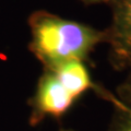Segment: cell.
Segmentation results:
<instances>
[{
  "label": "cell",
  "instance_id": "obj_7",
  "mask_svg": "<svg viewBox=\"0 0 131 131\" xmlns=\"http://www.w3.org/2000/svg\"><path fill=\"white\" fill-rule=\"evenodd\" d=\"M89 1H102V0H89Z\"/></svg>",
  "mask_w": 131,
  "mask_h": 131
},
{
  "label": "cell",
  "instance_id": "obj_5",
  "mask_svg": "<svg viewBox=\"0 0 131 131\" xmlns=\"http://www.w3.org/2000/svg\"><path fill=\"white\" fill-rule=\"evenodd\" d=\"M115 95L125 106L131 108V68L127 70L125 79L117 86Z\"/></svg>",
  "mask_w": 131,
  "mask_h": 131
},
{
  "label": "cell",
  "instance_id": "obj_6",
  "mask_svg": "<svg viewBox=\"0 0 131 131\" xmlns=\"http://www.w3.org/2000/svg\"><path fill=\"white\" fill-rule=\"evenodd\" d=\"M59 131H75V130H71V129H60Z\"/></svg>",
  "mask_w": 131,
  "mask_h": 131
},
{
  "label": "cell",
  "instance_id": "obj_4",
  "mask_svg": "<svg viewBox=\"0 0 131 131\" xmlns=\"http://www.w3.org/2000/svg\"><path fill=\"white\" fill-rule=\"evenodd\" d=\"M112 105L114 110L108 131H131V108L125 106L117 97Z\"/></svg>",
  "mask_w": 131,
  "mask_h": 131
},
{
  "label": "cell",
  "instance_id": "obj_1",
  "mask_svg": "<svg viewBox=\"0 0 131 131\" xmlns=\"http://www.w3.org/2000/svg\"><path fill=\"white\" fill-rule=\"evenodd\" d=\"M30 50L43 66L50 69L70 61H86L92 51L106 43V31L67 20L58 15L37 12L30 20Z\"/></svg>",
  "mask_w": 131,
  "mask_h": 131
},
{
  "label": "cell",
  "instance_id": "obj_3",
  "mask_svg": "<svg viewBox=\"0 0 131 131\" xmlns=\"http://www.w3.org/2000/svg\"><path fill=\"white\" fill-rule=\"evenodd\" d=\"M109 61L116 70L131 68V0H116L113 24L106 31Z\"/></svg>",
  "mask_w": 131,
  "mask_h": 131
},
{
  "label": "cell",
  "instance_id": "obj_2",
  "mask_svg": "<svg viewBox=\"0 0 131 131\" xmlns=\"http://www.w3.org/2000/svg\"><path fill=\"white\" fill-rule=\"evenodd\" d=\"M90 91L108 102L114 96L93 81L84 61H70L55 68L43 69L30 101L28 122L36 127L46 119L60 120Z\"/></svg>",
  "mask_w": 131,
  "mask_h": 131
}]
</instances>
